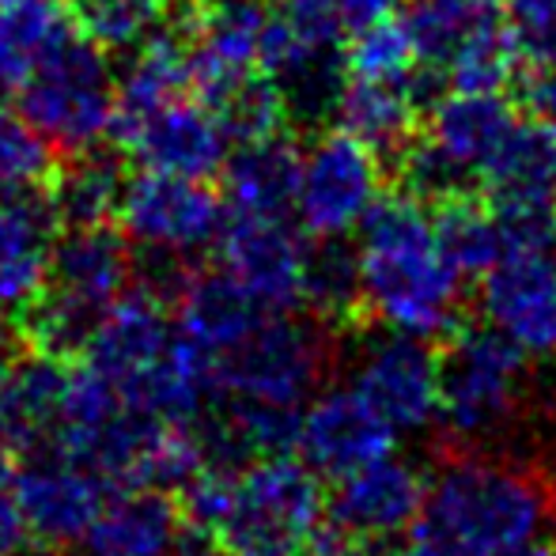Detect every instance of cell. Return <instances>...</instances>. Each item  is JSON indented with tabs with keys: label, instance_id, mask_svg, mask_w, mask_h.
<instances>
[{
	"label": "cell",
	"instance_id": "6da1fadb",
	"mask_svg": "<svg viewBox=\"0 0 556 556\" xmlns=\"http://www.w3.org/2000/svg\"><path fill=\"white\" fill-rule=\"evenodd\" d=\"M356 231L364 315L428 341L451 333L458 326L462 273L446 257L428 201L409 190L379 198Z\"/></svg>",
	"mask_w": 556,
	"mask_h": 556
},
{
	"label": "cell",
	"instance_id": "7a4b0ae2",
	"mask_svg": "<svg viewBox=\"0 0 556 556\" xmlns=\"http://www.w3.org/2000/svg\"><path fill=\"white\" fill-rule=\"evenodd\" d=\"M549 515L542 477L492 454L462 451L428 481L413 538L440 556H515L542 542Z\"/></svg>",
	"mask_w": 556,
	"mask_h": 556
},
{
	"label": "cell",
	"instance_id": "3957f363",
	"mask_svg": "<svg viewBox=\"0 0 556 556\" xmlns=\"http://www.w3.org/2000/svg\"><path fill=\"white\" fill-rule=\"evenodd\" d=\"M129 280L132 242L122 227H61L50 247L42 288L12 315V333L27 349L76 364Z\"/></svg>",
	"mask_w": 556,
	"mask_h": 556
},
{
	"label": "cell",
	"instance_id": "277c9868",
	"mask_svg": "<svg viewBox=\"0 0 556 556\" xmlns=\"http://www.w3.org/2000/svg\"><path fill=\"white\" fill-rule=\"evenodd\" d=\"M326 522L318 473L292 454H269L235 469L213 538L224 556H311Z\"/></svg>",
	"mask_w": 556,
	"mask_h": 556
},
{
	"label": "cell",
	"instance_id": "5b68a950",
	"mask_svg": "<svg viewBox=\"0 0 556 556\" xmlns=\"http://www.w3.org/2000/svg\"><path fill=\"white\" fill-rule=\"evenodd\" d=\"M530 356L489 323L454 326L440 352V420L446 440L481 446L504 435L527 402Z\"/></svg>",
	"mask_w": 556,
	"mask_h": 556
},
{
	"label": "cell",
	"instance_id": "8992f818",
	"mask_svg": "<svg viewBox=\"0 0 556 556\" xmlns=\"http://www.w3.org/2000/svg\"><path fill=\"white\" fill-rule=\"evenodd\" d=\"M519 125L504 91H451L428 114L420 137L402 148V182L420 201H446L481 178L507 132Z\"/></svg>",
	"mask_w": 556,
	"mask_h": 556
},
{
	"label": "cell",
	"instance_id": "52a82bcc",
	"mask_svg": "<svg viewBox=\"0 0 556 556\" xmlns=\"http://www.w3.org/2000/svg\"><path fill=\"white\" fill-rule=\"evenodd\" d=\"M330 359V326L295 318L292 311H273L247 341L216 359V394L303 409V402L323 387Z\"/></svg>",
	"mask_w": 556,
	"mask_h": 556
},
{
	"label": "cell",
	"instance_id": "ba28073f",
	"mask_svg": "<svg viewBox=\"0 0 556 556\" xmlns=\"http://www.w3.org/2000/svg\"><path fill=\"white\" fill-rule=\"evenodd\" d=\"M257 73L280 88L288 117L323 122L344 88V27L330 0H285L265 20Z\"/></svg>",
	"mask_w": 556,
	"mask_h": 556
},
{
	"label": "cell",
	"instance_id": "9c48e42d",
	"mask_svg": "<svg viewBox=\"0 0 556 556\" xmlns=\"http://www.w3.org/2000/svg\"><path fill=\"white\" fill-rule=\"evenodd\" d=\"M12 99L30 129L58 155L96 148L114 114L111 61L76 30Z\"/></svg>",
	"mask_w": 556,
	"mask_h": 556
},
{
	"label": "cell",
	"instance_id": "30bf717a",
	"mask_svg": "<svg viewBox=\"0 0 556 556\" xmlns=\"http://www.w3.org/2000/svg\"><path fill=\"white\" fill-rule=\"evenodd\" d=\"M379 198V152L333 129L303 152L292 216L307 231V239H349Z\"/></svg>",
	"mask_w": 556,
	"mask_h": 556
},
{
	"label": "cell",
	"instance_id": "8fae6325",
	"mask_svg": "<svg viewBox=\"0 0 556 556\" xmlns=\"http://www.w3.org/2000/svg\"><path fill=\"white\" fill-rule=\"evenodd\" d=\"M224 216V198L205 178L140 167L137 175H125L114 224L132 247H155L190 257L213 247Z\"/></svg>",
	"mask_w": 556,
	"mask_h": 556
},
{
	"label": "cell",
	"instance_id": "7c38bea8",
	"mask_svg": "<svg viewBox=\"0 0 556 556\" xmlns=\"http://www.w3.org/2000/svg\"><path fill=\"white\" fill-rule=\"evenodd\" d=\"M481 182L511 250L556 247V132L549 125H515L481 170Z\"/></svg>",
	"mask_w": 556,
	"mask_h": 556
},
{
	"label": "cell",
	"instance_id": "4fadbf2b",
	"mask_svg": "<svg viewBox=\"0 0 556 556\" xmlns=\"http://www.w3.org/2000/svg\"><path fill=\"white\" fill-rule=\"evenodd\" d=\"M352 387L390 420L394 432H425L440 420V352L428 337L387 330L364 337Z\"/></svg>",
	"mask_w": 556,
	"mask_h": 556
},
{
	"label": "cell",
	"instance_id": "5bb4252c",
	"mask_svg": "<svg viewBox=\"0 0 556 556\" xmlns=\"http://www.w3.org/2000/svg\"><path fill=\"white\" fill-rule=\"evenodd\" d=\"M213 247L220 254V269L265 311L300 307L311 242L295 216L227 213Z\"/></svg>",
	"mask_w": 556,
	"mask_h": 556
},
{
	"label": "cell",
	"instance_id": "9a60e30c",
	"mask_svg": "<svg viewBox=\"0 0 556 556\" xmlns=\"http://www.w3.org/2000/svg\"><path fill=\"white\" fill-rule=\"evenodd\" d=\"M428 496V473L413 458L394 451L352 473L337 477V489L326 500V519L356 545L397 542L413 534Z\"/></svg>",
	"mask_w": 556,
	"mask_h": 556
},
{
	"label": "cell",
	"instance_id": "2e32d148",
	"mask_svg": "<svg viewBox=\"0 0 556 556\" xmlns=\"http://www.w3.org/2000/svg\"><path fill=\"white\" fill-rule=\"evenodd\" d=\"M12 489L30 545L46 553H65L80 545L111 496L96 473L76 466L65 454L27 458L15 473Z\"/></svg>",
	"mask_w": 556,
	"mask_h": 556
},
{
	"label": "cell",
	"instance_id": "e0dca14e",
	"mask_svg": "<svg viewBox=\"0 0 556 556\" xmlns=\"http://www.w3.org/2000/svg\"><path fill=\"white\" fill-rule=\"evenodd\" d=\"M481 315L527 356H556V254L553 247L507 250L481 277Z\"/></svg>",
	"mask_w": 556,
	"mask_h": 556
},
{
	"label": "cell",
	"instance_id": "ac0fdd59",
	"mask_svg": "<svg viewBox=\"0 0 556 556\" xmlns=\"http://www.w3.org/2000/svg\"><path fill=\"white\" fill-rule=\"evenodd\" d=\"M390 420L356 387H326L303 402L295 454L318 477H344L394 451Z\"/></svg>",
	"mask_w": 556,
	"mask_h": 556
},
{
	"label": "cell",
	"instance_id": "d6986e66",
	"mask_svg": "<svg viewBox=\"0 0 556 556\" xmlns=\"http://www.w3.org/2000/svg\"><path fill=\"white\" fill-rule=\"evenodd\" d=\"M231 132L224 129L220 114L201 99H175L137 122L114 148L125 160L148 170H167L182 178H213L224 170L231 155Z\"/></svg>",
	"mask_w": 556,
	"mask_h": 556
},
{
	"label": "cell",
	"instance_id": "ffe728a7",
	"mask_svg": "<svg viewBox=\"0 0 556 556\" xmlns=\"http://www.w3.org/2000/svg\"><path fill=\"white\" fill-rule=\"evenodd\" d=\"M73 364L15 344L0 371V440L15 462L58 454Z\"/></svg>",
	"mask_w": 556,
	"mask_h": 556
},
{
	"label": "cell",
	"instance_id": "44dd1931",
	"mask_svg": "<svg viewBox=\"0 0 556 556\" xmlns=\"http://www.w3.org/2000/svg\"><path fill=\"white\" fill-rule=\"evenodd\" d=\"M170 337H175V326L167 318V303L148 295L144 288L129 285L106 311L80 359L91 371L111 379L117 394H125L160 364Z\"/></svg>",
	"mask_w": 556,
	"mask_h": 556
},
{
	"label": "cell",
	"instance_id": "7402d4cb",
	"mask_svg": "<svg viewBox=\"0 0 556 556\" xmlns=\"http://www.w3.org/2000/svg\"><path fill=\"white\" fill-rule=\"evenodd\" d=\"M58 231L46 186L0 193V323L38 295Z\"/></svg>",
	"mask_w": 556,
	"mask_h": 556
},
{
	"label": "cell",
	"instance_id": "603a6c76",
	"mask_svg": "<svg viewBox=\"0 0 556 556\" xmlns=\"http://www.w3.org/2000/svg\"><path fill=\"white\" fill-rule=\"evenodd\" d=\"M303 152L285 132L242 140L224 163V205L227 213L292 216L300 186Z\"/></svg>",
	"mask_w": 556,
	"mask_h": 556
},
{
	"label": "cell",
	"instance_id": "cb8c5ba5",
	"mask_svg": "<svg viewBox=\"0 0 556 556\" xmlns=\"http://www.w3.org/2000/svg\"><path fill=\"white\" fill-rule=\"evenodd\" d=\"M178 530V500L163 489H132L106 500L80 545L88 556H170Z\"/></svg>",
	"mask_w": 556,
	"mask_h": 556
},
{
	"label": "cell",
	"instance_id": "d4e9b609",
	"mask_svg": "<svg viewBox=\"0 0 556 556\" xmlns=\"http://www.w3.org/2000/svg\"><path fill=\"white\" fill-rule=\"evenodd\" d=\"M265 315H273V311H265L224 269L220 273L193 269V277L186 280V288L175 300V318H178L175 330L190 337L213 359H220L224 352H231L235 344L247 341Z\"/></svg>",
	"mask_w": 556,
	"mask_h": 556
},
{
	"label": "cell",
	"instance_id": "484cf974",
	"mask_svg": "<svg viewBox=\"0 0 556 556\" xmlns=\"http://www.w3.org/2000/svg\"><path fill=\"white\" fill-rule=\"evenodd\" d=\"M420 111V80H367L352 76L344 80L333 103V122L341 132L356 137L379 155H397L417 132Z\"/></svg>",
	"mask_w": 556,
	"mask_h": 556
},
{
	"label": "cell",
	"instance_id": "4316f807",
	"mask_svg": "<svg viewBox=\"0 0 556 556\" xmlns=\"http://www.w3.org/2000/svg\"><path fill=\"white\" fill-rule=\"evenodd\" d=\"M73 35L65 0H0V96H15Z\"/></svg>",
	"mask_w": 556,
	"mask_h": 556
},
{
	"label": "cell",
	"instance_id": "83f0119b",
	"mask_svg": "<svg viewBox=\"0 0 556 556\" xmlns=\"http://www.w3.org/2000/svg\"><path fill=\"white\" fill-rule=\"evenodd\" d=\"M125 186V155L117 148H84L73 155H58L46 198L61 227L111 224L117 213V198Z\"/></svg>",
	"mask_w": 556,
	"mask_h": 556
},
{
	"label": "cell",
	"instance_id": "f1b7e54d",
	"mask_svg": "<svg viewBox=\"0 0 556 556\" xmlns=\"http://www.w3.org/2000/svg\"><path fill=\"white\" fill-rule=\"evenodd\" d=\"M432 216L446 257L462 273V280L484 277L511 250L507 227L489 201H477L469 193H454V198L440 201V213Z\"/></svg>",
	"mask_w": 556,
	"mask_h": 556
},
{
	"label": "cell",
	"instance_id": "f546056e",
	"mask_svg": "<svg viewBox=\"0 0 556 556\" xmlns=\"http://www.w3.org/2000/svg\"><path fill=\"white\" fill-rule=\"evenodd\" d=\"M318 323L344 326L364 315V288H359L356 247L344 239H315L303 265V300Z\"/></svg>",
	"mask_w": 556,
	"mask_h": 556
},
{
	"label": "cell",
	"instance_id": "4dcf8cb0",
	"mask_svg": "<svg viewBox=\"0 0 556 556\" xmlns=\"http://www.w3.org/2000/svg\"><path fill=\"white\" fill-rule=\"evenodd\" d=\"M522 53L527 46L519 30L511 27V20H504V12H496L451 53L443 80L451 84V91H504L519 76Z\"/></svg>",
	"mask_w": 556,
	"mask_h": 556
},
{
	"label": "cell",
	"instance_id": "1f68e13d",
	"mask_svg": "<svg viewBox=\"0 0 556 556\" xmlns=\"http://www.w3.org/2000/svg\"><path fill=\"white\" fill-rule=\"evenodd\" d=\"M496 12L492 0H409L402 8V23L417 50V65L443 68L451 53Z\"/></svg>",
	"mask_w": 556,
	"mask_h": 556
},
{
	"label": "cell",
	"instance_id": "d6a6232c",
	"mask_svg": "<svg viewBox=\"0 0 556 556\" xmlns=\"http://www.w3.org/2000/svg\"><path fill=\"white\" fill-rule=\"evenodd\" d=\"M76 30L103 53H129L170 20L175 0H65Z\"/></svg>",
	"mask_w": 556,
	"mask_h": 556
},
{
	"label": "cell",
	"instance_id": "836d02e7",
	"mask_svg": "<svg viewBox=\"0 0 556 556\" xmlns=\"http://www.w3.org/2000/svg\"><path fill=\"white\" fill-rule=\"evenodd\" d=\"M344 68L367 80H413L417 73V50L405 30L402 15H390L371 27L352 30V46L344 53Z\"/></svg>",
	"mask_w": 556,
	"mask_h": 556
},
{
	"label": "cell",
	"instance_id": "e575fe53",
	"mask_svg": "<svg viewBox=\"0 0 556 556\" xmlns=\"http://www.w3.org/2000/svg\"><path fill=\"white\" fill-rule=\"evenodd\" d=\"M58 152L27 125V117L0 103V193L38 190L50 182Z\"/></svg>",
	"mask_w": 556,
	"mask_h": 556
},
{
	"label": "cell",
	"instance_id": "d590c367",
	"mask_svg": "<svg viewBox=\"0 0 556 556\" xmlns=\"http://www.w3.org/2000/svg\"><path fill=\"white\" fill-rule=\"evenodd\" d=\"M213 111L220 114L224 129L231 132V140H257V137H273V132H285L288 122V106L280 88L269 76H247L242 84H235L231 91L213 103Z\"/></svg>",
	"mask_w": 556,
	"mask_h": 556
},
{
	"label": "cell",
	"instance_id": "8d00e7d4",
	"mask_svg": "<svg viewBox=\"0 0 556 556\" xmlns=\"http://www.w3.org/2000/svg\"><path fill=\"white\" fill-rule=\"evenodd\" d=\"M522 96H527L530 114L556 132V42L530 53L527 76H522Z\"/></svg>",
	"mask_w": 556,
	"mask_h": 556
},
{
	"label": "cell",
	"instance_id": "74e56055",
	"mask_svg": "<svg viewBox=\"0 0 556 556\" xmlns=\"http://www.w3.org/2000/svg\"><path fill=\"white\" fill-rule=\"evenodd\" d=\"M504 12L530 53L556 42V0H504Z\"/></svg>",
	"mask_w": 556,
	"mask_h": 556
},
{
	"label": "cell",
	"instance_id": "f35d334b",
	"mask_svg": "<svg viewBox=\"0 0 556 556\" xmlns=\"http://www.w3.org/2000/svg\"><path fill=\"white\" fill-rule=\"evenodd\" d=\"M330 4L344 30H359V27H371V23L397 15L409 0H330Z\"/></svg>",
	"mask_w": 556,
	"mask_h": 556
},
{
	"label": "cell",
	"instance_id": "ab89813d",
	"mask_svg": "<svg viewBox=\"0 0 556 556\" xmlns=\"http://www.w3.org/2000/svg\"><path fill=\"white\" fill-rule=\"evenodd\" d=\"M30 545L23 515L15 507V496H8V489H0V556H23Z\"/></svg>",
	"mask_w": 556,
	"mask_h": 556
},
{
	"label": "cell",
	"instance_id": "60d3db41",
	"mask_svg": "<svg viewBox=\"0 0 556 556\" xmlns=\"http://www.w3.org/2000/svg\"><path fill=\"white\" fill-rule=\"evenodd\" d=\"M359 556H440L432 553L428 545H420L417 538H413V545H397V542H375V545H364Z\"/></svg>",
	"mask_w": 556,
	"mask_h": 556
},
{
	"label": "cell",
	"instance_id": "b9f144b4",
	"mask_svg": "<svg viewBox=\"0 0 556 556\" xmlns=\"http://www.w3.org/2000/svg\"><path fill=\"white\" fill-rule=\"evenodd\" d=\"M12 481H15V454L0 440V489H8Z\"/></svg>",
	"mask_w": 556,
	"mask_h": 556
},
{
	"label": "cell",
	"instance_id": "7bdbcfd3",
	"mask_svg": "<svg viewBox=\"0 0 556 556\" xmlns=\"http://www.w3.org/2000/svg\"><path fill=\"white\" fill-rule=\"evenodd\" d=\"M542 484H545V492H549V504H553V511H556V451L549 454V458H545Z\"/></svg>",
	"mask_w": 556,
	"mask_h": 556
},
{
	"label": "cell",
	"instance_id": "ee69618b",
	"mask_svg": "<svg viewBox=\"0 0 556 556\" xmlns=\"http://www.w3.org/2000/svg\"><path fill=\"white\" fill-rule=\"evenodd\" d=\"M515 556H549V545L534 542V545H527V549H522V553H515Z\"/></svg>",
	"mask_w": 556,
	"mask_h": 556
},
{
	"label": "cell",
	"instance_id": "f6af8a7d",
	"mask_svg": "<svg viewBox=\"0 0 556 556\" xmlns=\"http://www.w3.org/2000/svg\"><path fill=\"white\" fill-rule=\"evenodd\" d=\"M15 341H20V337H15ZM8 356H12V352H4V323H0V371H4Z\"/></svg>",
	"mask_w": 556,
	"mask_h": 556
},
{
	"label": "cell",
	"instance_id": "bcb514c9",
	"mask_svg": "<svg viewBox=\"0 0 556 556\" xmlns=\"http://www.w3.org/2000/svg\"><path fill=\"white\" fill-rule=\"evenodd\" d=\"M549 556H556V545H549Z\"/></svg>",
	"mask_w": 556,
	"mask_h": 556
}]
</instances>
